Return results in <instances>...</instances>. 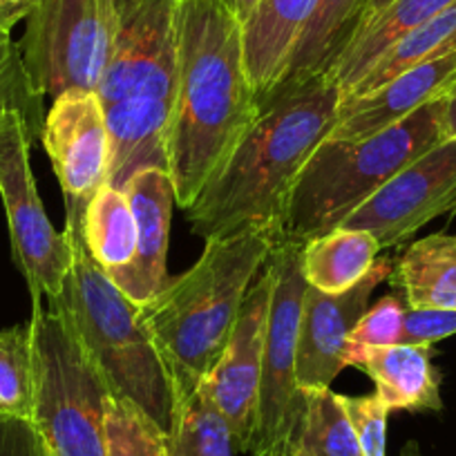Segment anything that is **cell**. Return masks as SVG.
<instances>
[{"label": "cell", "instance_id": "obj_29", "mask_svg": "<svg viewBox=\"0 0 456 456\" xmlns=\"http://www.w3.org/2000/svg\"><path fill=\"white\" fill-rule=\"evenodd\" d=\"M5 110H19L28 119L34 139H41L45 114H43V96L34 90L19 43L12 38V29H0V114Z\"/></svg>", "mask_w": 456, "mask_h": 456}, {"label": "cell", "instance_id": "obj_10", "mask_svg": "<svg viewBox=\"0 0 456 456\" xmlns=\"http://www.w3.org/2000/svg\"><path fill=\"white\" fill-rule=\"evenodd\" d=\"M37 142L19 110L0 114V197L10 224L12 256L28 282L32 302L56 297L72 269V244L47 217L29 166Z\"/></svg>", "mask_w": 456, "mask_h": 456}, {"label": "cell", "instance_id": "obj_32", "mask_svg": "<svg viewBox=\"0 0 456 456\" xmlns=\"http://www.w3.org/2000/svg\"><path fill=\"white\" fill-rule=\"evenodd\" d=\"M456 333V311L452 309H405L401 345L432 347Z\"/></svg>", "mask_w": 456, "mask_h": 456}, {"label": "cell", "instance_id": "obj_26", "mask_svg": "<svg viewBox=\"0 0 456 456\" xmlns=\"http://www.w3.org/2000/svg\"><path fill=\"white\" fill-rule=\"evenodd\" d=\"M305 410L293 438V456H362L340 394L329 389H302Z\"/></svg>", "mask_w": 456, "mask_h": 456}, {"label": "cell", "instance_id": "obj_40", "mask_svg": "<svg viewBox=\"0 0 456 456\" xmlns=\"http://www.w3.org/2000/svg\"><path fill=\"white\" fill-rule=\"evenodd\" d=\"M50 452H52V450H50ZM52 456H56V454H54V452H52Z\"/></svg>", "mask_w": 456, "mask_h": 456}, {"label": "cell", "instance_id": "obj_38", "mask_svg": "<svg viewBox=\"0 0 456 456\" xmlns=\"http://www.w3.org/2000/svg\"><path fill=\"white\" fill-rule=\"evenodd\" d=\"M5 7H28L32 5V0H0Z\"/></svg>", "mask_w": 456, "mask_h": 456}, {"label": "cell", "instance_id": "obj_34", "mask_svg": "<svg viewBox=\"0 0 456 456\" xmlns=\"http://www.w3.org/2000/svg\"><path fill=\"white\" fill-rule=\"evenodd\" d=\"M456 139V83L443 96V142Z\"/></svg>", "mask_w": 456, "mask_h": 456}, {"label": "cell", "instance_id": "obj_16", "mask_svg": "<svg viewBox=\"0 0 456 456\" xmlns=\"http://www.w3.org/2000/svg\"><path fill=\"white\" fill-rule=\"evenodd\" d=\"M456 83V52L436 56L398 74L379 90L342 105L327 137L365 139L392 128L423 105L441 99Z\"/></svg>", "mask_w": 456, "mask_h": 456}, {"label": "cell", "instance_id": "obj_23", "mask_svg": "<svg viewBox=\"0 0 456 456\" xmlns=\"http://www.w3.org/2000/svg\"><path fill=\"white\" fill-rule=\"evenodd\" d=\"M83 235L90 256L110 280L134 260L137 224L133 208L121 188L105 183L86 210Z\"/></svg>", "mask_w": 456, "mask_h": 456}, {"label": "cell", "instance_id": "obj_14", "mask_svg": "<svg viewBox=\"0 0 456 456\" xmlns=\"http://www.w3.org/2000/svg\"><path fill=\"white\" fill-rule=\"evenodd\" d=\"M394 260H376L370 273L342 293L306 287L297 331V385L300 389H329L347 367L345 347L380 282L392 273Z\"/></svg>", "mask_w": 456, "mask_h": 456}, {"label": "cell", "instance_id": "obj_12", "mask_svg": "<svg viewBox=\"0 0 456 456\" xmlns=\"http://www.w3.org/2000/svg\"><path fill=\"white\" fill-rule=\"evenodd\" d=\"M454 213L456 139H445L389 179L340 228L367 231L380 248H396L432 219Z\"/></svg>", "mask_w": 456, "mask_h": 456}, {"label": "cell", "instance_id": "obj_9", "mask_svg": "<svg viewBox=\"0 0 456 456\" xmlns=\"http://www.w3.org/2000/svg\"><path fill=\"white\" fill-rule=\"evenodd\" d=\"M269 266L273 287L251 456H280L291 450L305 410V392L297 385V331L309 287L302 271V247L275 244L269 253Z\"/></svg>", "mask_w": 456, "mask_h": 456}, {"label": "cell", "instance_id": "obj_20", "mask_svg": "<svg viewBox=\"0 0 456 456\" xmlns=\"http://www.w3.org/2000/svg\"><path fill=\"white\" fill-rule=\"evenodd\" d=\"M387 280L410 309L456 311V235L434 233L407 247Z\"/></svg>", "mask_w": 456, "mask_h": 456}, {"label": "cell", "instance_id": "obj_15", "mask_svg": "<svg viewBox=\"0 0 456 456\" xmlns=\"http://www.w3.org/2000/svg\"><path fill=\"white\" fill-rule=\"evenodd\" d=\"M137 224L134 260L112 282L134 302L143 306L168 282V235L173 217L175 186L166 170L146 168L128 179L124 186Z\"/></svg>", "mask_w": 456, "mask_h": 456}, {"label": "cell", "instance_id": "obj_31", "mask_svg": "<svg viewBox=\"0 0 456 456\" xmlns=\"http://www.w3.org/2000/svg\"><path fill=\"white\" fill-rule=\"evenodd\" d=\"M362 456H387V416L389 410L379 394L370 396H342Z\"/></svg>", "mask_w": 456, "mask_h": 456}, {"label": "cell", "instance_id": "obj_19", "mask_svg": "<svg viewBox=\"0 0 456 456\" xmlns=\"http://www.w3.org/2000/svg\"><path fill=\"white\" fill-rule=\"evenodd\" d=\"M361 370L376 383V394L387 410H441L438 374L429 347L394 345L370 349L358 361Z\"/></svg>", "mask_w": 456, "mask_h": 456}, {"label": "cell", "instance_id": "obj_39", "mask_svg": "<svg viewBox=\"0 0 456 456\" xmlns=\"http://www.w3.org/2000/svg\"><path fill=\"white\" fill-rule=\"evenodd\" d=\"M280 456H293V454H291V450H289V452H284V454H280Z\"/></svg>", "mask_w": 456, "mask_h": 456}, {"label": "cell", "instance_id": "obj_18", "mask_svg": "<svg viewBox=\"0 0 456 456\" xmlns=\"http://www.w3.org/2000/svg\"><path fill=\"white\" fill-rule=\"evenodd\" d=\"M454 3L456 0H392L383 12L370 16L329 69L342 94L352 90L394 43L436 19Z\"/></svg>", "mask_w": 456, "mask_h": 456}, {"label": "cell", "instance_id": "obj_1", "mask_svg": "<svg viewBox=\"0 0 456 456\" xmlns=\"http://www.w3.org/2000/svg\"><path fill=\"white\" fill-rule=\"evenodd\" d=\"M260 108L244 63L242 23L219 0H182L166 161L183 210L226 166Z\"/></svg>", "mask_w": 456, "mask_h": 456}, {"label": "cell", "instance_id": "obj_25", "mask_svg": "<svg viewBox=\"0 0 456 456\" xmlns=\"http://www.w3.org/2000/svg\"><path fill=\"white\" fill-rule=\"evenodd\" d=\"M168 443L170 456H235L233 434L206 383L175 398Z\"/></svg>", "mask_w": 456, "mask_h": 456}, {"label": "cell", "instance_id": "obj_2", "mask_svg": "<svg viewBox=\"0 0 456 456\" xmlns=\"http://www.w3.org/2000/svg\"><path fill=\"white\" fill-rule=\"evenodd\" d=\"M342 90L329 72L278 87L217 177L186 208L201 240L265 233L275 244L289 192L318 143L331 133Z\"/></svg>", "mask_w": 456, "mask_h": 456}, {"label": "cell", "instance_id": "obj_33", "mask_svg": "<svg viewBox=\"0 0 456 456\" xmlns=\"http://www.w3.org/2000/svg\"><path fill=\"white\" fill-rule=\"evenodd\" d=\"M0 456H52L34 420L0 416Z\"/></svg>", "mask_w": 456, "mask_h": 456}, {"label": "cell", "instance_id": "obj_22", "mask_svg": "<svg viewBox=\"0 0 456 456\" xmlns=\"http://www.w3.org/2000/svg\"><path fill=\"white\" fill-rule=\"evenodd\" d=\"M380 251V244L367 231L336 228L302 247V271L311 287L342 293L370 273Z\"/></svg>", "mask_w": 456, "mask_h": 456}, {"label": "cell", "instance_id": "obj_28", "mask_svg": "<svg viewBox=\"0 0 456 456\" xmlns=\"http://www.w3.org/2000/svg\"><path fill=\"white\" fill-rule=\"evenodd\" d=\"M105 456H170L168 432L142 407L112 396L103 416Z\"/></svg>", "mask_w": 456, "mask_h": 456}, {"label": "cell", "instance_id": "obj_35", "mask_svg": "<svg viewBox=\"0 0 456 456\" xmlns=\"http://www.w3.org/2000/svg\"><path fill=\"white\" fill-rule=\"evenodd\" d=\"M34 3V0H32ZM29 7H5L3 3H0V29H12L14 28L19 20H25V16H28Z\"/></svg>", "mask_w": 456, "mask_h": 456}, {"label": "cell", "instance_id": "obj_6", "mask_svg": "<svg viewBox=\"0 0 456 456\" xmlns=\"http://www.w3.org/2000/svg\"><path fill=\"white\" fill-rule=\"evenodd\" d=\"M65 235L72 244V269L63 291L50 297V306L72 322L110 392L142 407L164 432H170L173 376L143 322L142 306L96 265L81 228H65Z\"/></svg>", "mask_w": 456, "mask_h": 456}, {"label": "cell", "instance_id": "obj_8", "mask_svg": "<svg viewBox=\"0 0 456 456\" xmlns=\"http://www.w3.org/2000/svg\"><path fill=\"white\" fill-rule=\"evenodd\" d=\"M112 47L108 0H34L19 41L34 90L59 99L72 90L96 92Z\"/></svg>", "mask_w": 456, "mask_h": 456}, {"label": "cell", "instance_id": "obj_17", "mask_svg": "<svg viewBox=\"0 0 456 456\" xmlns=\"http://www.w3.org/2000/svg\"><path fill=\"white\" fill-rule=\"evenodd\" d=\"M318 0H260L242 23L244 63L260 101L280 86Z\"/></svg>", "mask_w": 456, "mask_h": 456}, {"label": "cell", "instance_id": "obj_13", "mask_svg": "<svg viewBox=\"0 0 456 456\" xmlns=\"http://www.w3.org/2000/svg\"><path fill=\"white\" fill-rule=\"evenodd\" d=\"M273 271L269 260L244 297L238 324L222 358L204 380L215 405L233 434L235 450L251 452L257 429L262 361H265L266 320H269Z\"/></svg>", "mask_w": 456, "mask_h": 456}, {"label": "cell", "instance_id": "obj_30", "mask_svg": "<svg viewBox=\"0 0 456 456\" xmlns=\"http://www.w3.org/2000/svg\"><path fill=\"white\" fill-rule=\"evenodd\" d=\"M405 309V302L394 296L380 297L371 309H367L347 338V347H345L347 365H358V361L370 349L401 345Z\"/></svg>", "mask_w": 456, "mask_h": 456}, {"label": "cell", "instance_id": "obj_36", "mask_svg": "<svg viewBox=\"0 0 456 456\" xmlns=\"http://www.w3.org/2000/svg\"><path fill=\"white\" fill-rule=\"evenodd\" d=\"M219 3H222V5L226 7V10L231 12L240 23H244V20L248 19V14L256 10V5L260 3V0H219Z\"/></svg>", "mask_w": 456, "mask_h": 456}, {"label": "cell", "instance_id": "obj_21", "mask_svg": "<svg viewBox=\"0 0 456 456\" xmlns=\"http://www.w3.org/2000/svg\"><path fill=\"white\" fill-rule=\"evenodd\" d=\"M365 16L367 0H318L314 16L293 47L278 87L329 72L362 28Z\"/></svg>", "mask_w": 456, "mask_h": 456}, {"label": "cell", "instance_id": "obj_27", "mask_svg": "<svg viewBox=\"0 0 456 456\" xmlns=\"http://www.w3.org/2000/svg\"><path fill=\"white\" fill-rule=\"evenodd\" d=\"M0 416H34L32 324L0 329Z\"/></svg>", "mask_w": 456, "mask_h": 456}, {"label": "cell", "instance_id": "obj_37", "mask_svg": "<svg viewBox=\"0 0 456 456\" xmlns=\"http://www.w3.org/2000/svg\"><path fill=\"white\" fill-rule=\"evenodd\" d=\"M389 3H392V0H367V16H365V20L370 19V16H374V14H379V12H383L385 7L389 5Z\"/></svg>", "mask_w": 456, "mask_h": 456}, {"label": "cell", "instance_id": "obj_5", "mask_svg": "<svg viewBox=\"0 0 456 456\" xmlns=\"http://www.w3.org/2000/svg\"><path fill=\"white\" fill-rule=\"evenodd\" d=\"M441 142L443 96L371 137H324L293 182L275 244L305 247L340 228L389 179Z\"/></svg>", "mask_w": 456, "mask_h": 456}, {"label": "cell", "instance_id": "obj_4", "mask_svg": "<svg viewBox=\"0 0 456 456\" xmlns=\"http://www.w3.org/2000/svg\"><path fill=\"white\" fill-rule=\"evenodd\" d=\"M271 248L265 233L206 240L200 260L142 306L143 322L173 376L175 398L200 387L215 370Z\"/></svg>", "mask_w": 456, "mask_h": 456}, {"label": "cell", "instance_id": "obj_7", "mask_svg": "<svg viewBox=\"0 0 456 456\" xmlns=\"http://www.w3.org/2000/svg\"><path fill=\"white\" fill-rule=\"evenodd\" d=\"M34 425L56 456H105L103 416L114 396L72 322L34 302Z\"/></svg>", "mask_w": 456, "mask_h": 456}, {"label": "cell", "instance_id": "obj_11", "mask_svg": "<svg viewBox=\"0 0 456 456\" xmlns=\"http://www.w3.org/2000/svg\"><path fill=\"white\" fill-rule=\"evenodd\" d=\"M41 142L65 197V228H81L92 197L108 183L112 139L96 92L72 90L52 101Z\"/></svg>", "mask_w": 456, "mask_h": 456}, {"label": "cell", "instance_id": "obj_3", "mask_svg": "<svg viewBox=\"0 0 456 456\" xmlns=\"http://www.w3.org/2000/svg\"><path fill=\"white\" fill-rule=\"evenodd\" d=\"M112 47L99 94L112 139L108 183L146 168L168 173L166 134L177 87L182 0H108Z\"/></svg>", "mask_w": 456, "mask_h": 456}, {"label": "cell", "instance_id": "obj_24", "mask_svg": "<svg viewBox=\"0 0 456 456\" xmlns=\"http://www.w3.org/2000/svg\"><path fill=\"white\" fill-rule=\"evenodd\" d=\"M456 52V3L447 7L443 14L432 19L429 23L420 25L414 32L405 34L401 41L394 43L374 65L370 72L356 83L349 92L342 94V105L352 103L370 92L379 90L385 83L396 78L398 74L416 68V65L432 61L436 56ZM340 105V108H342Z\"/></svg>", "mask_w": 456, "mask_h": 456}]
</instances>
